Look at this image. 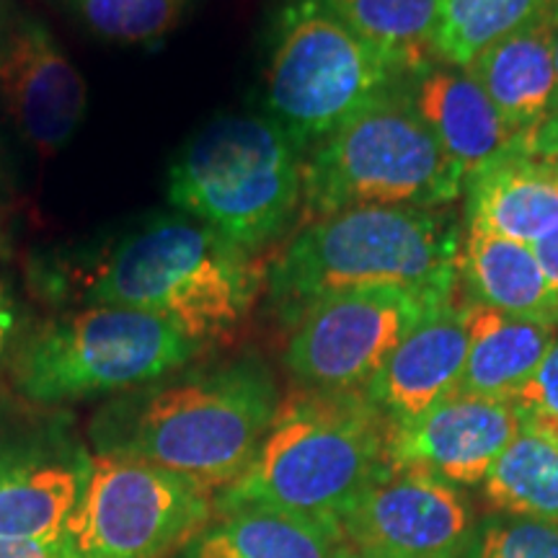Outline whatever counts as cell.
<instances>
[{"mask_svg":"<svg viewBox=\"0 0 558 558\" xmlns=\"http://www.w3.org/2000/svg\"><path fill=\"white\" fill-rule=\"evenodd\" d=\"M469 357L452 393L512 401L558 337V324L512 316L463 298Z\"/></svg>","mask_w":558,"mask_h":558,"instance_id":"obj_19","label":"cell"},{"mask_svg":"<svg viewBox=\"0 0 558 558\" xmlns=\"http://www.w3.org/2000/svg\"><path fill=\"white\" fill-rule=\"evenodd\" d=\"M458 288L465 300L512 316L558 324V298L527 243L463 222Z\"/></svg>","mask_w":558,"mask_h":558,"instance_id":"obj_20","label":"cell"},{"mask_svg":"<svg viewBox=\"0 0 558 558\" xmlns=\"http://www.w3.org/2000/svg\"><path fill=\"white\" fill-rule=\"evenodd\" d=\"M512 407L518 409L522 427L558 445V337L533 378L512 399Z\"/></svg>","mask_w":558,"mask_h":558,"instance_id":"obj_27","label":"cell"},{"mask_svg":"<svg viewBox=\"0 0 558 558\" xmlns=\"http://www.w3.org/2000/svg\"><path fill=\"white\" fill-rule=\"evenodd\" d=\"M530 248H533L535 259H538L543 275L548 279L550 290H554V295L558 298V222L550 230H546L538 241L530 243Z\"/></svg>","mask_w":558,"mask_h":558,"instance_id":"obj_30","label":"cell"},{"mask_svg":"<svg viewBox=\"0 0 558 558\" xmlns=\"http://www.w3.org/2000/svg\"><path fill=\"white\" fill-rule=\"evenodd\" d=\"M556 29L558 0L522 24L518 32L488 47L469 68L520 148H527L554 111Z\"/></svg>","mask_w":558,"mask_h":558,"instance_id":"obj_16","label":"cell"},{"mask_svg":"<svg viewBox=\"0 0 558 558\" xmlns=\"http://www.w3.org/2000/svg\"><path fill=\"white\" fill-rule=\"evenodd\" d=\"M0 558H70L68 533L54 538H0Z\"/></svg>","mask_w":558,"mask_h":558,"instance_id":"obj_28","label":"cell"},{"mask_svg":"<svg viewBox=\"0 0 558 558\" xmlns=\"http://www.w3.org/2000/svg\"><path fill=\"white\" fill-rule=\"evenodd\" d=\"M75 19L117 45H153L177 29L194 0H68Z\"/></svg>","mask_w":558,"mask_h":558,"instance_id":"obj_25","label":"cell"},{"mask_svg":"<svg viewBox=\"0 0 558 558\" xmlns=\"http://www.w3.org/2000/svg\"><path fill=\"white\" fill-rule=\"evenodd\" d=\"M465 558H558V525L488 514L478 522Z\"/></svg>","mask_w":558,"mask_h":558,"instance_id":"obj_26","label":"cell"},{"mask_svg":"<svg viewBox=\"0 0 558 558\" xmlns=\"http://www.w3.org/2000/svg\"><path fill=\"white\" fill-rule=\"evenodd\" d=\"M492 514L558 525V445L522 427L481 481Z\"/></svg>","mask_w":558,"mask_h":558,"instance_id":"obj_22","label":"cell"},{"mask_svg":"<svg viewBox=\"0 0 558 558\" xmlns=\"http://www.w3.org/2000/svg\"><path fill=\"white\" fill-rule=\"evenodd\" d=\"M520 429L512 401L450 393L422 416L390 427L388 463L458 488L481 486Z\"/></svg>","mask_w":558,"mask_h":558,"instance_id":"obj_13","label":"cell"},{"mask_svg":"<svg viewBox=\"0 0 558 558\" xmlns=\"http://www.w3.org/2000/svg\"><path fill=\"white\" fill-rule=\"evenodd\" d=\"M349 26L375 47L403 78L437 65L439 0H331Z\"/></svg>","mask_w":558,"mask_h":558,"instance_id":"obj_23","label":"cell"},{"mask_svg":"<svg viewBox=\"0 0 558 558\" xmlns=\"http://www.w3.org/2000/svg\"><path fill=\"white\" fill-rule=\"evenodd\" d=\"M465 222L520 243H535L558 222V158L520 145L465 181Z\"/></svg>","mask_w":558,"mask_h":558,"instance_id":"obj_18","label":"cell"},{"mask_svg":"<svg viewBox=\"0 0 558 558\" xmlns=\"http://www.w3.org/2000/svg\"><path fill=\"white\" fill-rule=\"evenodd\" d=\"M463 222L450 207H349L311 220L269 269V290L295 320L344 290H458Z\"/></svg>","mask_w":558,"mask_h":558,"instance_id":"obj_3","label":"cell"},{"mask_svg":"<svg viewBox=\"0 0 558 558\" xmlns=\"http://www.w3.org/2000/svg\"><path fill=\"white\" fill-rule=\"evenodd\" d=\"M300 156L271 117H218L173 158L169 199L233 246L259 254L303 207Z\"/></svg>","mask_w":558,"mask_h":558,"instance_id":"obj_5","label":"cell"},{"mask_svg":"<svg viewBox=\"0 0 558 558\" xmlns=\"http://www.w3.org/2000/svg\"><path fill=\"white\" fill-rule=\"evenodd\" d=\"M452 295L362 288L320 298L292 320L284 367L300 388L365 393L411 326Z\"/></svg>","mask_w":558,"mask_h":558,"instance_id":"obj_10","label":"cell"},{"mask_svg":"<svg viewBox=\"0 0 558 558\" xmlns=\"http://www.w3.org/2000/svg\"><path fill=\"white\" fill-rule=\"evenodd\" d=\"M409 99L452 163L469 181L478 169L514 148L497 107L469 70L432 65L407 83Z\"/></svg>","mask_w":558,"mask_h":558,"instance_id":"obj_17","label":"cell"},{"mask_svg":"<svg viewBox=\"0 0 558 558\" xmlns=\"http://www.w3.org/2000/svg\"><path fill=\"white\" fill-rule=\"evenodd\" d=\"M331 558H362L360 554H354V550L352 548H349V546H344V543H339V546H337V550H333V556Z\"/></svg>","mask_w":558,"mask_h":558,"instance_id":"obj_32","label":"cell"},{"mask_svg":"<svg viewBox=\"0 0 558 558\" xmlns=\"http://www.w3.org/2000/svg\"><path fill=\"white\" fill-rule=\"evenodd\" d=\"M407 83L367 104L303 160L305 218L349 207L439 209L460 199L463 171L418 117Z\"/></svg>","mask_w":558,"mask_h":558,"instance_id":"obj_6","label":"cell"},{"mask_svg":"<svg viewBox=\"0 0 558 558\" xmlns=\"http://www.w3.org/2000/svg\"><path fill=\"white\" fill-rule=\"evenodd\" d=\"M469 357L463 300H442L411 326L386 365L365 388V396L390 427H401L411 418L442 401L456 390Z\"/></svg>","mask_w":558,"mask_h":558,"instance_id":"obj_15","label":"cell"},{"mask_svg":"<svg viewBox=\"0 0 558 558\" xmlns=\"http://www.w3.org/2000/svg\"><path fill=\"white\" fill-rule=\"evenodd\" d=\"M556 0H439L437 62L469 70L488 47L518 32Z\"/></svg>","mask_w":558,"mask_h":558,"instance_id":"obj_24","label":"cell"},{"mask_svg":"<svg viewBox=\"0 0 558 558\" xmlns=\"http://www.w3.org/2000/svg\"><path fill=\"white\" fill-rule=\"evenodd\" d=\"M90 452L62 424L0 439V538H54L83 497Z\"/></svg>","mask_w":558,"mask_h":558,"instance_id":"obj_14","label":"cell"},{"mask_svg":"<svg viewBox=\"0 0 558 558\" xmlns=\"http://www.w3.org/2000/svg\"><path fill=\"white\" fill-rule=\"evenodd\" d=\"M478 522L463 488L388 463L341 512L337 530L362 558H465Z\"/></svg>","mask_w":558,"mask_h":558,"instance_id":"obj_11","label":"cell"},{"mask_svg":"<svg viewBox=\"0 0 558 558\" xmlns=\"http://www.w3.org/2000/svg\"><path fill=\"white\" fill-rule=\"evenodd\" d=\"M199 344L150 313L90 305L34 333L16 388L34 403H70L150 386L199 354Z\"/></svg>","mask_w":558,"mask_h":558,"instance_id":"obj_8","label":"cell"},{"mask_svg":"<svg viewBox=\"0 0 558 558\" xmlns=\"http://www.w3.org/2000/svg\"><path fill=\"white\" fill-rule=\"evenodd\" d=\"M390 424L362 390L295 388L279 399L243 476L215 509L269 507L337 527L341 512L388 465Z\"/></svg>","mask_w":558,"mask_h":558,"instance_id":"obj_2","label":"cell"},{"mask_svg":"<svg viewBox=\"0 0 558 558\" xmlns=\"http://www.w3.org/2000/svg\"><path fill=\"white\" fill-rule=\"evenodd\" d=\"M0 104L39 156H54L81 128L86 78L45 21L19 19L0 39Z\"/></svg>","mask_w":558,"mask_h":558,"instance_id":"obj_12","label":"cell"},{"mask_svg":"<svg viewBox=\"0 0 558 558\" xmlns=\"http://www.w3.org/2000/svg\"><path fill=\"white\" fill-rule=\"evenodd\" d=\"M407 83L331 0H279L264 73L269 117L313 150L380 96Z\"/></svg>","mask_w":558,"mask_h":558,"instance_id":"obj_7","label":"cell"},{"mask_svg":"<svg viewBox=\"0 0 558 558\" xmlns=\"http://www.w3.org/2000/svg\"><path fill=\"white\" fill-rule=\"evenodd\" d=\"M215 518V494L158 465L94 452L68 522L70 558L177 556Z\"/></svg>","mask_w":558,"mask_h":558,"instance_id":"obj_9","label":"cell"},{"mask_svg":"<svg viewBox=\"0 0 558 558\" xmlns=\"http://www.w3.org/2000/svg\"><path fill=\"white\" fill-rule=\"evenodd\" d=\"M554 65H556V99H554V111H550V120L543 124L538 135L530 140L527 153H535V156L546 158H558V29L554 39Z\"/></svg>","mask_w":558,"mask_h":558,"instance_id":"obj_29","label":"cell"},{"mask_svg":"<svg viewBox=\"0 0 558 558\" xmlns=\"http://www.w3.org/2000/svg\"><path fill=\"white\" fill-rule=\"evenodd\" d=\"M339 543L337 527L246 505L215 509L177 558H331Z\"/></svg>","mask_w":558,"mask_h":558,"instance_id":"obj_21","label":"cell"},{"mask_svg":"<svg viewBox=\"0 0 558 558\" xmlns=\"http://www.w3.org/2000/svg\"><path fill=\"white\" fill-rule=\"evenodd\" d=\"M271 369L256 357L132 390L94 418L96 452L177 473L209 494L243 476L279 407Z\"/></svg>","mask_w":558,"mask_h":558,"instance_id":"obj_1","label":"cell"},{"mask_svg":"<svg viewBox=\"0 0 558 558\" xmlns=\"http://www.w3.org/2000/svg\"><path fill=\"white\" fill-rule=\"evenodd\" d=\"M267 282L256 254L197 220L163 218L111 251L88 282V300L150 313L205 347L246 324Z\"/></svg>","mask_w":558,"mask_h":558,"instance_id":"obj_4","label":"cell"},{"mask_svg":"<svg viewBox=\"0 0 558 558\" xmlns=\"http://www.w3.org/2000/svg\"><path fill=\"white\" fill-rule=\"evenodd\" d=\"M13 326H16V311H13L9 292H5L3 284H0V357H3L5 347H9Z\"/></svg>","mask_w":558,"mask_h":558,"instance_id":"obj_31","label":"cell"}]
</instances>
